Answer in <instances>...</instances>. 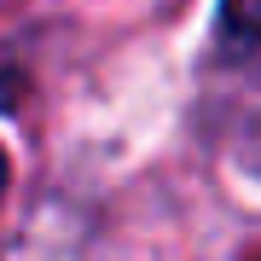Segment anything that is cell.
<instances>
[{
	"mask_svg": "<svg viewBox=\"0 0 261 261\" xmlns=\"http://www.w3.org/2000/svg\"><path fill=\"white\" fill-rule=\"evenodd\" d=\"M6 174H12V168H6V151H0V192H6Z\"/></svg>",
	"mask_w": 261,
	"mask_h": 261,
	"instance_id": "obj_3",
	"label": "cell"
},
{
	"mask_svg": "<svg viewBox=\"0 0 261 261\" xmlns=\"http://www.w3.org/2000/svg\"><path fill=\"white\" fill-rule=\"evenodd\" d=\"M221 35L226 41H261V0H221Z\"/></svg>",
	"mask_w": 261,
	"mask_h": 261,
	"instance_id": "obj_1",
	"label": "cell"
},
{
	"mask_svg": "<svg viewBox=\"0 0 261 261\" xmlns=\"http://www.w3.org/2000/svg\"><path fill=\"white\" fill-rule=\"evenodd\" d=\"M18 99H23V70L0 53V111H18Z\"/></svg>",
	"mask_w": 261,
	"mask_h": 261,
	"instance_id": "obj_2",
	"label": "cell"
}]
</instances>
